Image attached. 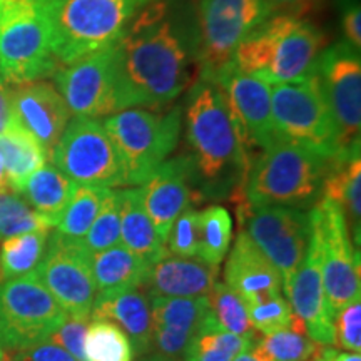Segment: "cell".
<instances>
[{
  "label": "cell",
  "instance_id": "7",
  "mask_svg": "<svg viewBox=\"0 0 361 361\" xmlns=\"http://www.w3.org/2000/svg\"><path fill=\"white\" fill-rule=\"evenodd\" d=\"M51 25L44 4L32 0L0 2V78L7 84L34 82L56 74Z\"/></svg>",
  "mask_w": 361,
  "mask_h": 361
},
{
  "label": "cell",
  "instance_id": "10",
  "mask_svg": "<svg viewBox=\"0 0 361 361\" xmlns=\"http://www.w3.org/2000/svg\"><path fill=\"white\" fill-rule=\"evenodd\" d=\"M314 72L336 129L338 159L360 156L361 130V61L360 51L346 42L323 49Z\"/></svg>",
  "mask_w": 361,
  "mask_h": 361
},
{
  "label": "cell",
  "instance_id": "54",
  "mask_svg": "<svg viewBox=\"0 0 361 361\" xmlns=\"http://www.w3.org/2000/svg\"><path fill=\"white\" fill-rule=\"evenodd\" d=\"M0 2H2V0H0Z\"/></svg>",
  "mask_w": 361,
  "mask_h": 361
},
{
  "label": "cell",
  "instance_id": "32",
  "mask_svg": "<svg viewBox=\"0 0 361 361\" xmlns=\"http://www.w3.org/2000/svg\"><path fill=\"white\" fill-rule=\"evenodd\" d=\"M49 231H30L4 239L0 245V283L35 271L47 246Z\"/></svg>",
  "mask_w": 361,
  "mask_h": 361
},
{
  "label": "cell",
  "instance_id": "14",
  "mask_svg": "<svg viewBox=\"0 0 361 361\" xmlns=\"http://www.w3.org/2000/svg\"><path fill=\"white\" fill-rule=\"evenodd\" d=\"M54 166L75 184L97 188L124 186L123 169L109 134L92 117L69 121L51 152Z\"/></svg>",
  "mask_w": 361,
  "mask_h": 361
},
{
  "label": "cell",
  "instance_id": "30",
  "mask_svg": "<svg viewBox=\"0 0 361 361\" xmlns=\"http://www.w3.org/2000/svg\"><path fill=\"white\" fill-rule=\"evenodd\" d=\"M323 345L311 340L303 322L295 314L288 328L255 338L251 351L261 361H310Z\"/></svg>",
  "mask_w": 361,
  "mask_h": 361
},
{
  "label": "cell",
  "instance_id": "4",
  "mask_svg": "<svg viewBox=\"0 0 361 361\" xmlns=\"http://www.w3.org/2000/svg\"><path fill=\"white\" fill-rule=\"evenodd\" d=\"M333 161L313 149L274 139L247 168L238 201L256 207H313L322 197Z\"/></svg>",
  "mask_w": 361,
  "mask_h": 361
},
{
  "label": "cell",
  "instance_id": "26",
  "mask_svg": "<svg viewBox=\"0 0 361 361\" xmlns=\"http://www.w3.org/2000/svg\"><path fill=\"white\" fill-rule=\"evenodd\" d=\"M322 196L341 207L351 241L360 250L361 241V161L360 156L350 161H333L326 176Z\"/></svg>",
  "mask_w": 361,
  "mask_h": 361
},
{
  "label": "cell",
  "instance_id": "21",
  "mask_svg": "<svg viewBox=\"0 0 361 361\" xmlns=\"http://www.w3.org/2000/svg\"><path fill=\"white\" fill-rule=\"evenodd\" d=\"M12 107L17 123L37 139L51 157L72 117L59 90L44 80L19 84L12 89Z\"/></svg>",
  "mask_w": 361,
  "mask_h": 361
},
{
  "label": "cell",
  "instance_id": "8",
  "mask_svg": "<svg viewBox=\"0 0 361 361\" xmlns=\"http://www.w3.org/2000/svg\"><path fill=\"white\" fill-rule=\"evenodd\" d=\"M271 114L278 139L338 159L335 123L314 69L303 80L271 85Z\"/></svg>",
  "mask_w": 361,
  "mask_h": 361
},
{
  "label": "cell",
  "instance_id": "46",
  "mask_svg": "<svg viewBox=\"0 0 361 361\" xmlns=\"http://www.w3.org/2000/svg\"><path fill=\"white\" fill-rule=\"evenodd\" d=\"M324 355H326V361H361L360 353H340L335 348H329L326 346L324 350Z\"/></svg>",
  "mask_w": 361,
  "mask_h": 361
},
{
  "label": "cell",
  "instance_id": "44",
  "mask_svg": "<svg viewBox=\"0 0 361 361\" xmlns=\"http://www.w3.org/2000/svg\"><path fill=\"white\" fill-rule=\"evenodd\" d=\"M343 34H345V42L351 47L360 51L361 47V11L358 2H350L343 11Z\"/></svg>",
  "mask_w": 361,
  "mask_h": 361
},
{
  "label": "cell",
  "instance_id": "18",
  "mask_svg": "<svg viewBox=\"0 0 361 361\" xmlns=\"http://www.w3.org/2000/svg\"><path fill=\"white\" fill-rule=\"evenodd\" d=\"M209 82H213L224 94L247 146L264 149L278 139L271 114L269 84L243 74L234 69L233 64L224 67Z\"/></svg>",
  "mask_w": 361,
  "mask_h": 361
},
{
  "label": "cell",
  "instance_id": "31",
  "mask_svg": "<svg viewBox=\"0 0 361 361\" xmlns=\"http://www.w3.org/2000/svg\"><path fill=\"white\" fill-rule=\"evenodd\" d=\"M252 341L255 338L234 335L218 326L209 313L189 341L183 358L184 361H233L238 355L251 350Z\"/></svg>",
  "mask_w": 361,
  "mask_h": 361
},
{
  "label": "cell",
  "instance_id": "49",
  "mask_svg": "<svg viewBox=\"0 0 361 361\" xmlns=\"http://www.w3.org/2000/svg\"><path fill=\"white\" fill-rule=\"evenodd\" d=\"M4 188H7V178H6V168H4L2 154H0V191H2Z\"/></svg>",
  "mask_w": 361,
  "mask_h": 361
},
{
  "label": "cell",
  "instance_id": "16",
  "mask_svg": "<svg viewBox=\"0 0 361 361\" xmlns=\"http://www.w3.org/2000/svg\"><path fill=\"white\" fill-rule=\"evenodd\" d=\"M112 69L114 44L59 67L54 74L56 85L72 116L97 119L112 114Z\"/></svg>",
  "mask_w": 361,
  "mask_h": 361
},
{
  "label": "cell",
  "instance_id": "43",
  "mask_svg": "<svg viewBox=\"0 0 361 361\" xmlns=\"http://www.w3.org/2000/svg\"><path fill=\"white\" fill-rule=\"evenodd\" d=\"M6 361H78L71 353L51 340H42L35 345L6 355Z\"/></svg>",
  "mask_w": 361,
  "mask_h": 361
},
{
  "label": "cell",
  "instance_id": "47",
  "mask_svg": "<svg viewBox=\"0 0 361 361\" xmlns=\"http://www.w3.org/2000/svg\"><path fill=\"white\" fill-rule=\"evenodd\" d=\"M268 2L273 7H276V6H284V7H288V6H301V7H303V4L308 2V0H268Z\"/></svg>",
  "mask_w": 361,
  "mask_h": 361
},
{
  "label": "cell",
  "instance_id": "23",
  "mask_svg": "<svg viewBox=\"0 0 361 361\" xmlns=\"http://www.w3.org/2000/svg\"><path fill=\"white\" fill-rule=\"evenodd\" d=\"M219 278V266L200 258H180L166 252L147 268L144 286L151 296L206 298Z\"/></svg>",
  "mask_w": 361,
  "mask_h": 361
},
{
  "label": "cell",
  "instance_id": "17",
  "mask_svg": "<svg viewBox=\"0 0 361 361\" xmlns=\"http://www.w3.org/2000/svg\"><path fill=\"white\" fill-rule=\"evenodd\" d=\"M196 183L191 156H178L162 162L139 188L144 211L164 243L178 216L201 197L196 194V189H192Z\"/></svg>",
  "mask_w": 361,
  "mask_h": 361
},
{
  "label": "cell",
  "instance_id": "52",
  "mask_svg": "<svg viewBox=\"0 0 361 361\" xmlns=\"http://www.w3.org/2000/svg\"><path fill=\"white\" fill-rule=\"evenodd\" d=\"M146 361H166L164 358H161V356H154V358H149Z\"/></svg>",
  "mask_w": 361,
  "mask_h": 361
},
{
  "label": "cell",
  "instance_id": "20",
  "mask_svg": "<svg viewBox=\"0 0 361 361\" xmlns=\"http://www.w3.org/2000/svg\"><path fill=\"white\" fill-rule=\"evenodd\" d=\"M152 341L156 356L178 361L186 351L206 316L209 314L206 298L151 296Z\"/></svg>",
  "mask_w": 361,
  "mask_h": 361
},
{
  "label": "cell",
  "instance_id": "19",
  "mask_svg": "<svg viewBox=\"0 0 361 361\" xmlns=\"http://www.w3.org/2000/svg\"><path fill=\"white\" fill-rule=\"evenodd\" d=\"M283 291L288 295L293 313L303 322L311 340L323 346H333V316L323 288L322 251L311 233L303 263Z\"/></svg>",
  "mask_w": 361,
  "mask_h": 361
},
{
  "label": "cell",
  "instance_id": "28",
  "mask_svg": "<svg viewBox=\"0 0 361 361\" xmlns=\"http://www.w3.org/2000/svg\"><path fill=\"white\" fill-rule=\"evenodd\" d=\"M97 295L111 291L137 290L144 286L147 268L128 247L116 245L99 252H90Z\"/></svg>",
  "mask_w": 361,
  "mask_h": 361
},
{
  "label": "cell",
  "instance_id": "27",
  "mask_svg": "<svg viewBox=\"0 0 361 361\" xmlns=\"http://www.w3.org/2000/svg\"><path fill=\"white\" fill-rule=\"evenodd\" d=\"M0 154L4 159L8 188L16 192H22L27 179L47 161L45 149L19 123L0 135Z\"/></svg>",
  "mask_w": 361,
  "mask_h": 361
},
{
  "label": "cell",
  "instance_id": "51",
  "mask_svg": "<svg viewBox=\"0 0 361 361\" xmlns=\"http://www.w3.org/2000/svg\"><path fill=\"white\" fill-rule=\"evenodd\" d=\"M0 361H6V351L0 346Z\"/></svg>",
  "mask_w": 361,
  "mask_h": 361
},
{
  "label": "cell",
  "instance_id": "53",
  "mask_svg": "<svg viewBox=\"0 0 361 361\" xmlns=\"http://www.w3.org/2000/svg\"><path fill=\"white\" fill-rule=\"evenodd\" d=\"M32 2H37V4H47L49 0H32Z\"/></svg>",
  "mask_w": 361,
  "mask_h": 361
},
{
  "label": "cell",
  "instance_id": "22",
  "mask_svg": "<svg viewBox=\"0 0 361 361\" xmlns=\"http://www.w3.org/2000/svg\"><path fill=\"white\" fill-rule=\"evenodd\" d=\"M224 283L241 296L247 310L283 293L278 269L241 229L226 263Z\"/></svg>",
  "mask_w": 361,
  "mask_h": 361
},
{
  "label": "cell",
  "instance_id": "13",
  "mask_svg": "<svg viewBox=\"0 0 361 361\" xmlns=\"http://www.w3.org/2000/svg\"><path fill=\"white\" fill-rule=\"evenodd\" d=\"M239 228L278 269L283 290L303 263L310 241V216L286 206H251L238 201Z\"/></svg>",
  "mask_w": 361,
  "mask_h": 361
},
{
  "label": "cell",
  "instance_id": "11",
  "mask_svg": "<svg viewBox=\"0 0 361 361\" xmlns=\"http://www.w3.org/2000/svg\"><path fill=\"white\" fill-rule=\"evenodd\" d=\"M268 0H201L197 29L200 79L209 82L231 64L247 34L273 16Z\"/></svg>",
  "mask_w": 361,
  "mask_h": 361
},
{
  "label": "cell",
  "instance_id": "34",
  "mask_svg": "<svg viewBox=\"0 0 361 361\" xmlns=\"http://www.w3.org/2000/svg\"><path fill=\"white\" fill-rule=\"evenodd\" d=\"M106 189L75 184L69 204L56 224L57 233L72 239H84L99 213Z\"/></svg>",
  "mask_w": 361,
  "mask_h": 361
},
{
  "label": "cell",
  "instance_id": "38",
  "mask_svg": "<svg viewBox=\"0 0 361 361\" xmlns=\"http://www.w3.org/2000/svg\"><path fill=\"white\" fill-rule=\"evenodd\" d=\"M121 238V197L119 191L107 188L92 226L82 239L89 252H99L116 246Z\"/></svg>",
  "mask_w": 361,
  "mask_h": 361
},
{
  "label": "cell",
  "instance_id": "55",
  "mask_svg": "<svg viewBox=\"0 0 361 361\" xmlns=\"http://www.w3.org/2000/svg\"><path fill=\"white\" fill-rule=\"evenodd\" d=\"M0 79H2V78H0Z\"/></svg>",
  "mask_w": 361,
  "mask_h": 361
},
{
  "label": "cell",
  "instance_id": "12",
  "mask_svg": "<svg viewBox=\"0 0 361 361\" xmlns=\"http://www.w3.org/2000/svg\"><path fill=\"white\" fill-rule=\"evenodd\" d=\"M64 316L35 271L0 283V346L6 353L47 340Z\"/></svg>",
  "mask_w": 361,
  "mask_h": 361
},
{
  "label": "cell",
  "instance_id": "24",
  "mask_svg": "<svg viewBox=\"0 0 361 361\" xmlns=\"http://www.w3.org/2000/svg\"><path fill=\"white\" fill-rule=\"evenodd\" d=\"M92 322H111L119 326L133 343L134 355L149 353L152 341L151 305L137 290L101 293L96 296L92 310Z\"/></svg>",
  "mask_w": 361,
  "mask_h": 361
},
{
  "label": "cell",
  "instance_id": "2",
  "mask_svg": "<svg viewBox=\"0 0 361 361\" xmlns=\"http://www.w3.org/2000/svg\"><path fill=\"white\" fill-rule=\"evenodd\" d=\"M186 135L197 180L207 192L231 189L245 179L250 152L224 94L213 82L197 79L186 109Z\"/></svg>",
  "mask_w": 361,
  "mask_h": 361
},
{
  "label": "cell",
  "instance_id": "6",
  "mask_svg": "<svg viewBox=\"0 0 361 361\" xmlns=\"http://www.w3.org/2000/svg\"><path fill=\"white\" fill-rule=\"evenodd\" d=\"M102 126L119 157L124 186H142L178 146L180 109L152 112L134 107L107 116Z\"/></svg>",
  "mask_w": 361,
  "mask_h": 361
},
{
  "label": "cell",
  "instance_id": "50",
  "mask_svg": "<svg viewBox=\"0 0 361 361\" xmlns=\"http://www.w3.org/2000/svg\"><path fill=\"white\" fill-rule=\"evenodd\" d=\"M324 350H326V346H323L322 350H319V353L313 356L310 361H326V355H324Z\"/></svg>",
  "mask_w": 361,
  "mask_h": 361
},
{
  "label": "cell",
  "instance_id": "48",
  "mask_svg": "<svg viewBox=\"0 0 361 361\" xmlns=\"http://www.w3.org/2000/svg\"><path fill=\"white\" fill-rule=\"evenodd\" d=\"M233 361H261V360L258 358V356L252 355V351H251V350H247V351H245V353L238 355L236 358H234Z\"/></svg>",
  "mask_w": 361,
  "mask_h": 361
},
{
  "label": "cell",
  "instance_id": "15",
  "mask_svg": "<svg viewBox=\"0 0 361 361\" xmlns=\"http://www.w3.org/2000/svg\"><path fill=\"white\" fill-rule=\"evenodd\" d=\"M35 274L66 313L90 316L97 288L90 252L82 239L52 233Z\"/></svg>",
  "mask_w": 361,
  "mask_h": 361
},
{
  "label": "cell",
  "instance_id": "25",
  "mask_svg": "<svg viewBox=\"0 0 361 361\" xmlns=\"http://www.w3.org/2000/svg\"><path fill=\"white\" fill-rule=\"evenodd\" d=\"M121 197V238L124 247L146 266H151L168 252L166 243L157 234L154 224L146 214L141 189H119Z\"/></svg>",
  "mask_w": 361,
  "mask_h": 361
},
{
  "label": "cell",
  "instance_id": "36",
  "mask_svg": "<svg viewBox=\"0 0 361 361\" xmlns=\"http://www.w3.org/2000/svg\"><path fill=\"white\" fill-rule=\"evenodd\" d=\"M128 335L111 322H92L84 340L85 361H134Z\"/></svg>",
  "mask_w": 361,
  "mask_h": 361
},
{
  "label": "cell",
  "instance_id": "3",
  "mask_svg": "<svg viewBox=\"0 0 361 361\" xmlns=\"http://www.w3.org/2000/svg\"><path fill=\"white\" fill-rule=\"evenodd\" d=\"M324 45L326 37L313 22L298 12L276 13L246 35L231 64L269 85L296 82L313 72Z\"/></svg>",
  "mask_w": 361,
  "mask_h": 361
},
{
  "label": "cell",
  "instance_id": "39",
  "mask_svg": "<svg viewBox=\"0 0 361 361\" xmlns=\"http://www.w3.org/2000/svg\"><path fill=\"white\" fill-rule=\"evenodd\" d=\"M166 250L180 258H197L200 252V213L188 207L178 216L166 239Z\"/></svg>",
  "mask_w": 361,
  "mask_h": 361
},
{
  "label": "cell",
  "instance_id": "35",
  "mask_svg": "<svg viewBox=\"0 0 361 361\" xmlns=\"http://www.w3.org/2000/svg\"><path fill=\"white\" fill-rule=\"evenodd\" d=\"M209 313L218 326L234 335L256 338L251 324L250 310L238 293H234L226 283L218 281L209 295L206 296Z\"/></svg>",
  "mask_w": 361,
  "mask_h": 361
},
{
  "label": "cell",
  "instance_id": "29",
  "mask_svg": "<svg viewBox=\"0 0 361 361\" xmlns=\"http://www.w3.org/2000/svg\"><path fill=\"white\" fill-rule=\"evenodd\" d=\"M74 189V180L61 173L56 166L44 164L27 179L22 192L27 196V201L35 213L44 218L51 228H56L57 221L69 204Z\"/></svg>",
  "mask_w": 361,
  "mask_h": 361
},
{
  "label": "cell",
  "instance_id": "41",
  "mask_svg": "<svg viewBox=\"0 0 361 361\" xmlns=\"http://www.w3.org/2000/svg\"><path fill=\"white\" fill-rule=\"evenodd\" d=\"M333 346L348 350L351 353L361 351V303L353 301L341 308L333 318Z\"/></svg>",
  "mask_w": 361,
  "mask_h": 361
},
{
  "label": "cell",
  "instance_id": "45",
  "mask_svg": "<svg viewBox=\"0 0 361 361\" xmlns=\"http://www.w3.org/2000/svg\"><path fill=\"white\" fill-rule=\"evenodd\" d=\"M17 123L12 107V87L0 79V135Z\"/></svg>",
  "mask_w": 361,
  "mask_h": 361
},
{
  "label": "cell",
  "instance_id": "5",
  "mask_svg": "<svg viewBox=\"0 0 361 361\" xmlns=\"http://www.w3.org/2000/svg\"><path fill=\"white\" fill-rule=\"evenodd\" d=\"M152 0H49L52 52L69 66L116 42L134 17Z\"/></svg>",
  "mask_w": 361,
  "mask_h": 361
},
{
  "label": "cell",
  "instance_id": "9",
  "mask_svg": "<svg viewBox=\"0 0 361 361\" xmlns=\"http://www.w3.org/2000/svg\"><path fill=\"white\" fill-rule=\"evenodd\" d=\"M310 233L322 251L323 288L333 318L341 308L361 300L360 251L355 250L341 207L322 196L311 207Z\"/></svg>",
  "mask_w": 361,
  "mask_h": 361
},
{
  "label": "cell",
  "instance_id": "37",
  "mask_svg": "<svg viewBox=\"0 0 361 361\" xmlns=\"http://www.w3.org/2000/svg\"><path fill=\"white\" fill-rule=\"evenodd\" d=\"M51 226L20 194L4 188L0 191V241L30 231H49Z\"/></svg>",
  "mask_w": 361,
  "mask_h": 361
},
{
  "label": "cell",
  "instance_id": "42",
  "mask_svg": "<svg viewBox=\"0 0 361 361\" xmlns=\"http://www.w3.org/2000/svg\"><path fill=\"white\" fill-rule=\"evenodd\" d=\"M90 316H80V314H69L66 313L64 319L61 324L54 329L52 335L47 338L56 343V345L62 346L67 353H71L78 361H85L84 358V340L85 333H87Z\"/></svg>",
  "mask_w": 361,
  "mask_h": 361
},
{
  "label": "cell",
  "instance_id": "40",
  "mask_svg": "<svg viewBox=\"0 0 361 361\" xmlns=\"http://www.w3.org/2000/svg\"><path fill=\"white\" fill-rule=\"evenodd\" d=\"M250 318L256 333L259 331L263 335H268V333L290 326L295 319V313H293L290 303L279 295L263 301V303L250 306Z\"/></svg>",
  "mask_w": 361,
  "mask_h": 361
},
{
  "label": "cell",
  "instance_id": "1",
  "mask_svg": "<svg viewBox=\"0 0 361 361\" xmlns=\"http://www.w3.org/2000/svg\"><path fill=\"white\" fill-rule=\"evenodd\" d=\"M197 30L173 0H152L114 42L112 114L162 107L191 84Z\"/></svg>",
  "mask_w": 361,
  "mask_h": 361
},
{
  "label": "cell",
  "instance_id": "33",
  "mask_svg": "<svg viewBox=\"0 0 361 361\" xmlns=\"http://www.w3.org/2000/svg\"><path fill=\"white\" fill-rule=\"evenodd\" d=\"M233 241V218L223 206H209L200 213V252L197 258L221 264Z\"/></svg>",
  "mask_w": 361,
  "mask_h": 361
}]
</instances>
